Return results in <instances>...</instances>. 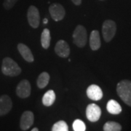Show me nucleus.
<instances>
[{"mask_svg":"<svg viewBox=\"0 0 131 131\" xmlns=\"http://www.w3.org/2000/svg\"><path fill=\"white\" fill-rule=\"evenodd\" d=\"M50 40H51L50 31L48 28H45L42 31V35H41V44L44 49L49 48L50 45Z\"/></svg>","mask_w":131,"mask_h":131,"instance_id":"nucleus-17","label":"nucleus"},{"mask_svg":"<svg viewBox=\"0 0 131 131\" xmlns=\"http://www.w3.org/2000/svg\"><path fill=\"white\" fill-rule=\"evenodd\" d=\"M73 41L79 47H84L88 41L87 30L82 25H78L73 33Z\"/></svg>","mask_w":131,"mask_h":131,"instance_id":"nucleus-3","label":"nucleus"},{"mask_svg":"<svg viewBox=\"0 0 131 131\" xmlns=\"http://www.w3.org/2000/svg\"><path fill=\"white\" fill-rule=\"evenodd\" d=\"M55 52L61 58H68L70 54V47L64 40H59L55 47Z\"/></svg>","mask_w":131,"mask_h":131,"instance_id":"nucleus-11","label":"nucleus"},{"mask_svg":"<svg viewBox=\"0 0 131 131\" xmlns=\"http://www.w3.org/2000/svg\"><path fill=\"white\" fill-rule=\"evenodd\" d=\"M27 19L29 25L33 28H37L40 23V15L39 9L34 5H31L27 12Z\"/></svg>","mask_w":131,"mask_h":131,"instance_id":"nucleus-5","label":"nucleus"},{"mask_svg":"<svg viewBox=\"0 0 131 131\" xmlns=\"http://www.w3.org/2000/svg\"><path fill=\"white\" fill-rule=\"evenodd\" d=\"M73 130L74 131H85L86 130V125L84 122L81 119H75L73 125H72Z\"/></svg>","mask_w":131,"mask_h":131,"instance_id":"nucleus-21","label":"nucleus"},{"mask_svg":"<svg viewBox=\"0 0 131 131\" xmlns=\"http://www.w3.org/2000/svg\"><path fill=\"white\" fill-rule=\"evenodd\" d=\"M47 23H48V20H47V18H45L43 20V24H47Z\"/></svg>","mask_w":131,"mask_h":131,"instance_id":"nucleus-24","label":"nucleus"},{"mask_svg":"<svg viewBox=\"0 0 131 131\" xmlns=\"http://www.w3.org/2000/svg\"><path fill=\"white\" fill-rule=\"evenodd\" d=\"M34 121V113L31 111H25L20 120V127L22 130H27L32 126Z\"/></svg>","mask_w":131,"mask_h":131,"instance_id":"nucleus-9","label":"nucleus"},{"mask_svg":"<svg viewBox=\"0 0 131 131\" xmlns=\"http://www.w3.org/2000/svg\"><path fill=\"white\" fill-rule=\"evenodd\" d=\"M87 95L93 101H100L103 98V91L98 85L91 84L87 89Z\"/></svg>","mask_w":131,"mask_h":131,"instance_id":"nucleus-12","label":"nucleus"},{"mask_svg":"<svg viewBox=\"0 0 131 131\" xmlns=\"http://www.w3.org/2000/svg\"><path fill=\"white\" fill-rule=\"evenodd\" d=\"M101 116V109L95 103L89 104L86 108V117L90 122H95Z\"/></svg>","mask_w":131,"mask_h":131,"instance_id":"nucleus-7","label":"nucleus"},{"mask_svg":"<svg viewBox=\"0 0 131 131\" xmlns=\"http://www.w3.org/2000/svg\"><path fill=\"white\" fill-rule=\"evenodd\" d=\"M18 50L23 57L25 61H26L28 63H32L34 61V58L32 54V52L29 49L28 46L24 45L23 43H19L18 45Z\"/></svg>","mask_w":131,"mask_h":131,"instance_id":"nucleus-13","label":"nucleus"},{"mask_svg":"<svg viewBox=\"0 0 131 131\" xmlns=\"http://www.w3.org/2000/svg\"><path fill=\"white\" fill-rule=\"evenodd\" d=\"M82 0H71V2L77 6H79L82 4Z\"/></svg>","mask_w":131,"mask_h":131,"instance_id":"nucleus-23","label":"nucleus"},{"mask_svg":"<svg viewBox=\"0 0 131 131\" xmlns=\"http://www.w3.org/2000/svg\"><path fill=\"white\" fill-rule=\"evenodd\" d=\"M56 95L54 90H50L44 94L42 97V103L45 106H51L56 101Z\"/></svg>","mask_w":131,"mask_h":131,"instance_id":"nucleus-16","label":"nucleus"},{"mask_svg":"<svg viewBox=\"0 0 131 131\" xmlns=\"http://www.w3.org/2000/svg\"><path fill=\"white\" fill-rule=\"evenodd\" d=\"M51 130L52 131H68L69 126L65 121L61 120V121L56 122L52 125Z\"/></svg>","mask_w":131,"mask_h":131,"instance_id":"nucleus-20","label":"nucleus"},{"mask_svg":"<svg viewBox=\"0 0 131 131\" xmlns=\"http://www.w3.org/2000/svg\"><path fill=\"white\" fill-rule=\"evenodd\" d=\"M104 131H120L122 130V125L117 122H106L103 127Z\"/></svg>","mask_w":131,"mask_h":131,"instance_id":"nucleus-19","label":"nucleus"},{"mask_svg":"<svg viewBox=\"0 0 131 131\" xmlns=\"http://www.w3.org/2000/svg\"><path fill=\"white\" fill-rule=\"evenodd\" d=\"M117 31V25L112 20H106L102 26V34L105 42H109L114 37Z\"/></svg>","mask_w":131,"mask_h":131,"instance_id":"nucleus-4","label":"nucleus"},{"mask_svg":"<svg viewBox=\"0 0 131 131\" xmlns=\"http://www.w3.org/2000/svg\"><path fill=\"white\" fill-rule=\"evenodd\" d=\"M90 48L95 51L98 50V49L101 46V42L100 38V34L97 30H93L90 34Z\"/></svg>","mask_w":131,"mask_h":131,"instance_id":"nucleus-14","label":"nucleus"},{"mask_svg":"<svg viewBox=\"0 0 131 131\" xmlns=\"http://www.w3.org/2000/svg\"><path fill=\"white\" fill-rule=\"evenodd\" d=\"M21 69L18 64L11 58L6 57L2 61V72L5 76L17 77L21 73Z\"/></svg>","mask_w":131,"mask_h":131,"instance_id":"nucleus-2","label":"nucleus"},{"mask_svg":"<svg viewBox=\"0 0 131 131\" xmlns=\"http://www.w3.org/2000/svg\"><path fill=\"white\" fill-rule=\"evenodd\" d=\"M18 2V0H5L3 2V7H5V9L9 10L12 9Z\"/></svg>","mask_w":131,"mask_h":131,"instance_id":"nucleus-22","label":"nucleus"},{"mask_svg":"<svg viewBox=\"0 0 131 131\" xmlns=\"http://www.w3.org/2000/svg\"><path fill=\"white\" fill-rule=\"evenodd\" d=\"M13 107L12 100L7 95L0 96V116H4L10 112Z\"/></svg>","mask_w":131,"mask_h":131,"instance_id":"nucleus-10","label":"nucleus"},{"mask_svg":"<svg viewBox=\"0 0 131 131\" xmlns=\"http://www.w3.org/2000/svg\"><path fill=\"white\" fill-rule=\"evenodd\" d=\"M106 109H107L108 112L114 114V115H117L119 114L122 112V107L120 106V104L117 102L115 100H110L108 101L106 105Z\"/></svg>","mask_w":131,"mask_h":131,"instance_id":"nucleus-15","label":"nucleus"},{"mask_svg":"<svg viewBox=\"0 0 131 131\" xmlns=\"http://www.w3.org/2000/svg\"><path fill=\"white\" fill-rule=\"evenodd\" d=\"M50 74L47 73V72H42L41 73L39 77L37 79V84L39 88L40 89H43L45 88L46 86H47L49 82H50Z\"/></svg>","mask_w":131,"mask_h":131,"instance_id":"nucleus-18","label":"nucleus"},{"mask_svg":"<svg viewBox=\"0 0 131 131\" xmlns=\"http://www.w3.org/2000/svg\"><path fill=\"white\" fill-rule=\"evenodd\" d=\"M31 93V88L28 80H21L16 88L17 95L20 98H26L30 96Z\"/></svg>","mask_w":131,"mask_h":131,"instance_id":"nucleus-8","label":"nucleus"},{"mask_svg":"<svg viewBox=\"0 0 131 131\" xmlns=\"http://www.w3.org/2000/svg\"><path fill=\"white\" fill-rule=\"evenodd\" d=\"M49 12L51 18L55 21H60L64 18L66 10L63 5L58 3H53L49 7Z\"/></svg>","mask_w":131,"mask_h":131,"instance_id":"nucleus-6","label":"nucleus"},{"mask_svg":"<svg viewBox=\"0 0 131 131\" xmlns=\"http://www.w3.org/2000/svg\"><path fill=\"white\" fill-rule=\"evenodd\" d=\"M117 93L124 103L131 107V81L123 80L117 85Z\"/></svg>","mask_w":131,"mask_h":131,"instance_id":"nucleus-1","label":"nucleus"},{"mask_svg":"<svg viewBox=\"0 0 131 131\" xmlns=\"http://www.w3.org/2000/svg\"><path fill=\"white\" fill-rule=\"evenodd\" d=\"M31 131H39V129L37 127H34V128L31 129Z\"/></svg>","mask_w":131,"mask_h":131,"instance_id":"nucleus-25","label":"nucleus"}]
</instances>
